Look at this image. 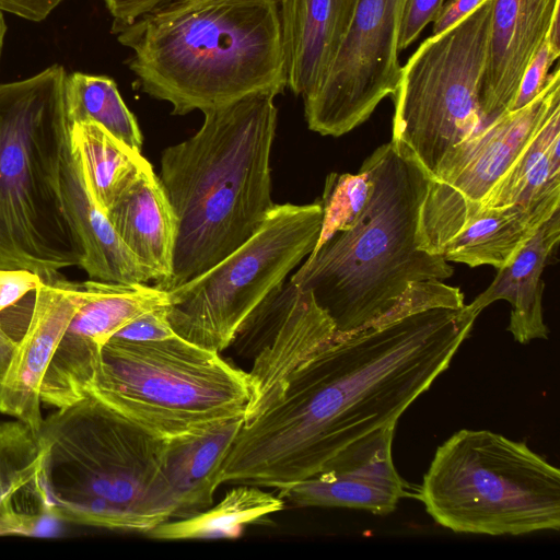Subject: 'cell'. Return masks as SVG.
<instances>
[{
  "instance_id": "1",
  "label": "cell",
  "mask_w": 560,
  "mask_h": 560,
  "mask_svg": "<svg viewBox=\"0 0 560 560\" xmlns=\"http://www.w3.org/2000/svg\"><path fill=\"white\" fill-rule=\"evenodd\" d=\"M477 316L459 288L441 280L411 283L390 312L315 352L273 402L243 422L222 482L276 489L301 481L396 425L447 370Z\"/></svg>"
},
{
  "instance_id": "2",
  "label": "cell",
  "mask_w": 560,
  "mask_h": 560,
  "mask_svg": "<svg viewBox=\"0 0 560 560\" xmlns=\"http://www.w3.org/2000/svg\"><path fill=\"white\" fill-rule=\"evenodd\" d=\"M275 97L256 92L205 109L200 129L162 152L158 177L176 219L165 291L235 250L275 207L270 175Z\"/></svg>"
},
{
  "instance_id": "3",
  "label": "cell",
  "mask_w": 560,
  "mask_h": 560,
  "mask_svg": "<svg viewBox=\"0 0 560 560\" xmlns=\"http://www.w3.org/2000/svg\"><path fill=\"white\" fill-rule=\"evenodd\" d=\"M115 35L139 88L173 115L287 88L275 0H172Z\"/></svg>"
},
{
  "instance_id": "4",
  "label": "cell",
  "mask_w": 560,
  "mask_h": 560,
  "mask_svg": "<svg viewBox=\"0 0 560 560\" xmlns=\"http://www.w3.org/2000/svg\"><path fill=\"white\" fill-rule=\"evenodd\" d=\"M362 164L373 180L364 210L350 228L313 249L289 278L312 292L332 320L336 337L377 322L411 283L443 281L454 273L443 255L417 246L431 176L413 154L390 140Z\"/></svg>"
},
{
  "instance_id": "5",
  "label": "cell",
  "mask_w": 560,
  "mask_h": 560,
  "mask_svg": "<svg viewBox=\"0 0 560 560\" xmlns=\"http://www.w3.org/2000/svg\"><path fill=\"white\" fill-rule=\"evenodd\" d=\"M66 77L56 63L0 84V268L46 277L84 264L60 188Z\"/></svg>"
},
{
  "instance_id": "6",
  "label": "cell",
  "mask_w": 560,
  "mask_h": 560,
  "mask_svg": "<svg viewBox=\"0 0 560 560\" xmlns=\"http://www.w3.org/2000/svg\"><path fill=\"white\" fill-rule=\"evenodd\" d=\"M39 436L44 481L58 521L148 532L142 506L167 440L90 394L44 419Z\"/></svg>"
},
{
  "instance_id": "7",
  "label": "cell",
  "mask_w": 560,
  "mask_h": 560,
  "mask_svg": "<svg viewBox=\"0 0 560 560\" xmlns=\"http://www.w3.org/2000/svg\"><path fill=\"white\" fill-rule=\"evenodd\" d=\"M455 533L518 536L560 529V471L525 442L462 429L435 451L418 490Z\"/></svg>"
},
{
  "instance_id": "8",
  "label": "cell",
  "mask_w": 560,
  "mask_h": 560,
  "mask_svg": "<svg viewBox=\"0 0 560 560\" xmlns=\"http://www.w3.org/2000/svg\"><path fill=\"white\" fill-rule=\"evenodd\" d=\"M89 394L151 434L170 440L244 419L252 383L248 372L219 352L177 334L153 341L112 337L102 349Z\"/></svg>"
},
{
  "instance_id": "9",
  "label": "cell",
  "mask_w": 560,
  "mask_h": 560,
  "mask_svg": "<svg viewBox=\"0 0 560 560\" xmlns=\"http://www.w3.org/2000/svg\"><path fill=\"white\" fill-rule=\"evenodd\" d=\"M494 0H485L448 30L423 40L400 69L392 141L434 177L460 144L483 128L480 88Z\"/></svg>"
},
{
  "instance_id": "10",
  "label": "cell",
  "mask_w": 560,
  "mask_h": 560,
  "mask_svg": "<svg viewBox=\"0 0 560 560\" xmlns=\"http://www.w3.org/2000/svg\"><path fill=\"white\" fill-rule=\"evenodd\" d=\"M319 201L275 205L260 228L222 260L168 290L167 317L182 338L220 352L246 317L314 249Z\"/></svg>"
},
{
  "instance_id": "11",
  "label": "cell",
  "mask_w": 560,
  "mask_h": 560,
  "mask_svg": "<svg viewBox=\"0 0 560 560\" xmlns=\"http://www.w3.org/2000/svg\"><path fill=\"white\" fill-rule=\"evenodd\" d=\"M560 107V70L550 73L542 92L525 107L506 110L471 140L460 144L430 178L423 199L417 246L441 254L471 212Z\"/></svg>"
},
{
  "instance_id": "12",
  "label": "cell",
  "mask_w": 560,
  "mask_h": 560,
  "mask_svg": "<svg viewBox=\"0 0 560 560\" xmlns=\"http://www.w3.org/2000/svg\"><path fill=\"white\" fill-rule=\"evenodd\" d=\"M406 2L358 0L328 73L303 100L308 129L322 136H343L394 94L401 69L398 39Z\"/></svg>"
},
{
  "instance_id": "13",
  "label": "cell",
  "mask_w": 560,
  "mask_h": 560,
  "mask_svg": "<svg viewBox=\"0 0 560 560\" xmlns=\"http://www.w3.org/2000/svg\"><path fill=\"white\" fill-rule=\"evenodd\" d=\"M336 330L312 292L284 280L246 317L232 343L248 355L252 398L244 422L258 416L281 394L291 373L332 341Z\"/></svg>"
},
{
  "instance_id": "14",
  "label": "cell",
  "mask_w": 560,
  "mask_h": 560,
  "mask_svg": "<svg viewBox=\"0 0 560 560\" xmlns=\"http://www.w3.org/2000/svg\"><path fill=\"white\" fill-rule=\"evenodd\" d=\"M80 304L40 385V400L62 408L84 398L97 373L104 345L140 314L168 304V293L147 283L79 282Z\"/></svg>"
},
{
  "instance_id": "15",
  "label": "cell",
  "mask_w": 560,
  "mask_h": 560,
  "mask_svg": "<svg viewBox=\"0 0 560 560\" xmlns=\"http://www.w3.org/2000/svg\"><path fill=\"white\" fill-rule=\"evenodd\" d=\"M396 425L366 436L338 455L320 472L276 488L295 506L347 508L377 515L395 511L408 495L393 460Z\"/></svg>"
},
{
  "instance_id": "16",
  "label": "cell",
  "mask_w": 560,
  "mask_h": 560,
  "mask_svg": "<svg viewBox=\"0 0 560 560\" xmlns=\"http://www.w3.org/2000/svg\"><path fill=\"white\" fill-rule=\"evenodd\" d=\"M243 422V417L232 418L200 432L167 440L164 463L142 506L148 530L211 508L214 492L222 483L224 460Z\"/></svg>"
},
{
  "instance_id": "17",
  "label": "cell",
  "mask_w": 560,
  "mask_h": 560,
  "mask_svg": "<svg viewBox=\"0 0 560 560\" xmlns=\"http://www.w3.org/2000/svg\"><path fill=\"white\" fill-rule=\"evenodd\" d=\"M30 322L16 341L0 390V411L39 431L40 385L51 357L80 304V284L60 272L43 277Z\"/></svg>"
},
{
  "instance_id": "18",
  "label": "cell",
  "mask_w": 560,
  "mask_h": 560,
  "mask_svg": "<svg viewBox=\"0 0 560 560\" xmlns=\"http://www.w3.org/2000/svg\"><path fill=\"white\" fill-rule=\"evenodd\" d=\"M560 0H494L480 88L485 127L508 110L522 77L546 38Z\"/></svg>"
},
{
  "instance_id": "19",
  "label": "cell",
  "mask_w": 560,
  "mask_h": 560,
  "mask_svg": "<svg viewBox=\"0 0 560 560\" xmlns=\"http://www.w3.org/2000/svg\"><path fill=\"white\" fill-rule=\"evenodd\" d=\"M287 88L306 98L320 85L349 31L358 0H275Z\"/></svg>"
},
{
  "instance_id": "20",
  "label": "cell",
  "mask_w": 560,
  "mask_h": 560,
  "mask_svg": "<svg viewBox=\"0 0 560 560\" xmlns=\"http://www.w3.org/2000/svg\"><path fill=\"white\" fill-rule=\"evenodd\" d=\"M43 455L39 431L21 420L0 422V535H46L58 522Z\"/></svg>"
},
{
  "instance_id": "21",
  "label": "cell",
  "mask_w": 560,
  "mask_h": 560,
  "mask_svg": "<svg viewBox=\"0 0 560 560\" xmlns=\"http://www.w3.org/2000/svg\"><path fill=\"white\" fill-rule=\"evenodd\" d=\"M560 241V211L557 210L525 242L513 259L497 269L490 285L467 304L478 315L488 305L505 300L511 305L508 330L522 345L534 339H547L544 320L542 272Z\"/></svg>"
},
{
  "instance_id": "22",
  "label": "cell",
  "mask_w": 560,
  "mask_h": 560,
  "mask_svg": "<svg viewBox=\"0 0 560 560\" xmlns=\"http://www.w3.org/2000/svg\"><path fill=\"white\" fill-rule=\"evenodd\" d=\"M106 215L149 280L166 290L172 273L176 219L152 166L120 196Z\"/></svg>"
},
{
  "instance_id": "23",
  "label": "cell",
  "mask_w": 560,
  "mask_h": 560,
  "mask_svg": "<svg viewBox=\"0 0 560 560\" xmlns=\"http://www.w3.org/2000/svg\"><path fill=\"white\" fill-rule=\"evenodd\" d=\"M60 188L65 208L84 246L82 269L89 277L106 282L148 283L147 273L93 200L70 139L62 155Z\"/></svg>"
},
{
  "instance_id": "24",
  "label": "cell",
  "mask_w": 560,
  "mask_h": 560,
  "mask_svg": "<svg viewBox=\"0 0 560 560\" xmlns=\"http://www.w3.org/2000/svg\"><path fill=\"white\" fill-rule=\"evenodd\" d=\"M560 192L534 203H512L477 210L442 248L448 262L471 268L509 264L525 242L557 210Z\"/></svg>"
},
{
  "instance_id": "25",
  "label": "cell",
  "mask_w": 560,
  "mask_h": 560,
  "mask_svg": "<svg viewBox=\"0 0 560 560\" xmlns=\"http://www.w3.org/2000/svg\"><path fill=\"white\" fill-rule=\"evenodd\" d=\"M68 130L86 187L106 213L151 165L140 151L130 149L95 122L68 125Z\"/></svg>"
},
{
  "instance_id": "26",
  "label": "cell",
  "mask_w": 560,
  "mask_h": 560,
  "mask_svg": "<svg viewBox=\"0 0 560 560\" xmlns=\"http://www.w3.org/2000/svg\"><path fill=\"white\" fill-rule=\"evenodd\" d=\"M559 148L560 107L546 119L530 142L471 212L468 220L482 208L534 203L560 192Z\"/></svg>"
},
{
  "instance_id": "27",
  "label": "cell",
  "mask_w": 560,
  "mask_h": 560,
  "mask_svg": "<svg viewBox=\"0 0 560 560\" xmlns=\"http://www.w3.org/2000/svg\"><path fill=\"white\" fill-rule=\"evenodd\" d=\"M284 508V501L257 486L240 485L228 491L213 508L187 518L171 520L148 530L154 539L237 538L245 525Z\"/></svg>"
},
{
  "instance_id": "28",
  "label": "cell",
  "mask_w": 560,
  "mask_h": 560,
  "mask_svg": "<svg viewBox=\"0 0 560 560\" xmlns=\"http://www.w3.org/2000/svg\"><path fill=\"white\" fill-rule=\"evenodd\" d=\"M63 97L68 125L95 122L130 149L141 152L142 135L137 119L113 79L82 72L67 74Z\"/></svg>"
},
{
  "instance_id": "29",
  "label": "cell",
  "mask_w": 560,
  "mask_h": 560,
  "mask_svg": "<svg viewBox=\"0 0 560 560\" xmlns=\"http://www.w3.org/2000/svg\"><path fill=\"white\" fill-rule=\"evenodd\" d=\"M372 191L373 180L363 164L357 174H328L322 199L318 200L323 218L319 237L314 249L334 233L350 228L364 210Z\"/></svg>"
},
{
  "instance_id": "30",
  "label": "cell",
  "mask_w": 560,
  "mask_h": 560,
  "mask_svg": "<svg viewBox=\"0 0 560 560\" xmlns=\"http://www.w3.org/2000/svg\"><path fill=\"white\" fill-rule=\"evenodd\" d=\"M44 278L27 269L0 268V323L9 311L33 307ZM3 325V324H2Z\"/></svg>"
},
{
  "instance_id": "31",
  "label": "cell",
  "mask_w": 560,
  "mask_h": 560,
  "mask_svg": "<svg viewBox=\"0 0 560 560\" xmlns=\"http://www.w3.org/2000/svg\"><path fill=\"white\" fill-rule=\"evenodd\" d=\"M559 55L560 52L555 51L545 38L526 68L508 110H517L525 107L542 92L550 75L548 71Z\"/></svg>"
},
{
  "instance_id": "32",
  "label": "cell",
  "mask_w": 560,
  "mask_h": 560,
  "mask_svg": "<svg viewBox=\"0 0 560 560\" xmlns=\"http://www.w3.org/2000/svg\"><path fill=\"white\" fill-rule=\"evenodd\" d=\"M176 335L167 317V304L151 308L119 329L113 337L129 341H153Z\"/></svg>"
},
{
  "instance_id": "33",
  "label": "cell",
  "mask_w": 560,
  "mask_h": 560,
  "mask_svg": "<svg viewBox=\"0 0 560 560\" xmlns=\"http://www.w3.org/2000/svg\"><path fill=\"white\" fill-rule=\"evenodd\" d=\"M444 0H407L398 39V50L406 49L429 22H434Z\"/></svg>"
},
{
  "instance_id": "34",
  "label": "cell",
  "mask_w": 560,
  "mask_h": 560,
  "mask_svg": "<svg viewBox=\"0 0 560 560\" xmlns=\"http://www.w3.org/2000/svg\"><path fill=\"white\" fill-rule=\"evenodd\" d=\"M113 16L110 32L116 34L137 18L150 12L172 0H103Z\"/></svg>"
},
{
  "instance_id": "35",
  "label": "cell",
  "mask_w": 560,
  "mask_h": 560,
  "mask_svg": "<svg viewBox=\"0 0 560 560\" xmlns=\"http://www.w3.org/2000/svg\"><path fill=\"white\" fill-rule=\"evenodd\" d=\"M62 0H0V11L39 22L45 20Z\"/></svg>"
},
{
  "instance_id": "36",
  "label": "cell",
  "mask_w": 560,
  "mask_h": 560,
  "mask_svg": "<svg viewBox=\"0 0 560 560\" xmlns=\"http://www.w3.org/2000/svg\"><path fill=\"white\" fill-rule=\"evenodd\" d=\"M485 0H447L434 20L433 34H440L457 24Z\"/></svg>"
},
{
  "instance_id": "37",
  "label": "cell",
  "mask_w": 560,
  "mask_h": 560,
  "mask_svg": "<svg viewBox=\"0 0 560 560\" xmlns=\"http://www.w3.org/2000/svg\"><path fill=\"white\" fill-rule=\"evenodd\" d=\"M15 345L16 340L11 336L8 329L0 323V390Z\"/></svg>"
},
{
  "instance_id": "38",
  "label": "cell",
  "mask_w": 560,
  "mask_h": 560,
  "mask_svg": "<svg viewBox=\"0 0 560 560\" xmlns=\"http://www.w3.org/2000/svg\"><path fill=\"white\" fill-rule=\"evenodd\" d=\"M3 13L4 12L0 11V59H1L2 48H3L4 37H5L7 28H8Z\"/></svg>"
}]
</instances>
